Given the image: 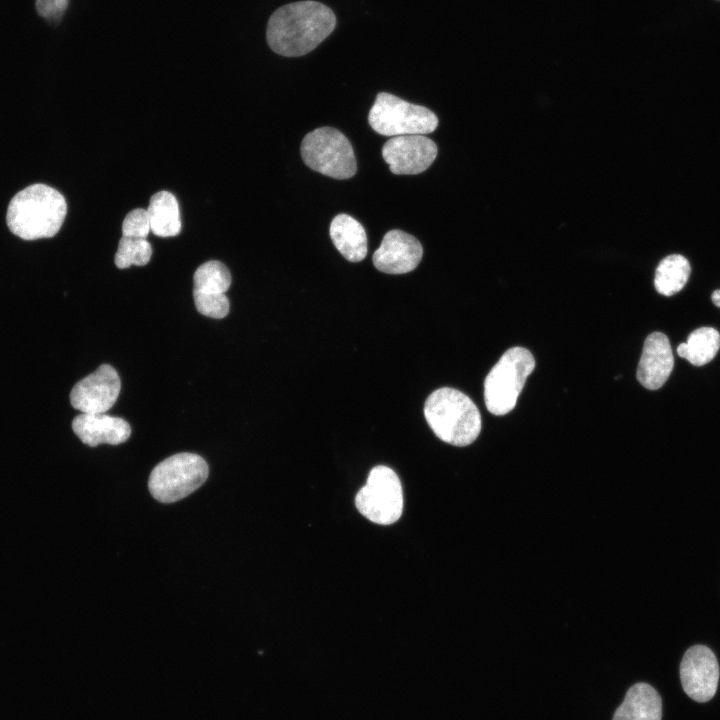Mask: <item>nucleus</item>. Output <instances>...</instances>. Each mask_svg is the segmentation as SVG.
Instances as JSON below:
<instances>
[{"mask_svg":"<svg viewBox=\"0 0 720 720\" xmlns=\"http://www.w3.org/2000/svg\"><path fill=\"white\" fill-rule=\"evenodd\" d=\"M333 11L316 1H299L278 8L269 18L266 38L282 56H302L315 49L334 30Z\"/></svg>","mask_w":720,"mask_h":720,"instance_id":"nucleus-1","label":"nucleus"},{"mask_svg":"<svg viewBox=\"0 0 720 720\" xmlns=\"http://www.w3.org/2000/svg\"><path fill=\"white\" fill-rule=\"evenodd\" d=\"M437 146L422 134L402 135L389 139L382 156L396 175H414L425 171L437 156Z\"/></svg>","mask_w":720,"mask_h":720,"instance_id":"nucleus-10","label":"nucleus"},{"mask_svg":"<svg viewBox=\"0 0 720 720\" xmlns=\"http://www.w3.org/2000/svg\"><path fill=\"white\" fill-rule=\"evenodd\" d=\"M662 700L658 692L647 683L630 687L622 704L616 709L613 720H661Z\"/></svg>","mask_w":720,"mask_h":720,"instance_id":"nucleus-15","label":"nucleus"},{"mask_svg":"<svg viewBox=\"0 0 720 720\" xmlns=\"http://www.w3.org/2000/svg\"><path fill=\"white\" fill-rule=\"evenodd\" d=\"M423 256L421 243L398 229L388 231L374 252V266L387 274H405L414 270Z\"/></svg>","mask_w":720,"mask_h":720,"instance_id":"nucleus-12","label":"nucleus"},{"mask_svg":"<svg viewBox=\"0 0 720 720\" xmlns=\"http://www.w3.org/2000/svg\"><path fill=\"white\" fill-rule=\"evenodd\" d=\"M193 284V295L222 296L231 285V275L222 262L210 260L196 269Z\"/></svg>","mask_w":720,"mask_h":720,"instance_id":"nucleus-20","label":"nucleus"},{"mask_svg":"<svg viewBox=\"0 0 720 720\" xmlns=\"http://www.w3.org/2000/svg\"><path fill=\"white\" fill-rule=\"evenodd\" d=\"M674 366L667 336L654 332L647 336L637 369V380L649 390H657L668 380Z\"/></svg>","mask_w":720,"mask_h":720,"instance_id":"nucleus-13","label":"nucleus"},{"mask_svg":"<svg viewBox=\"0 0 720 720\" xmlns=\"http://www.w3.org/2000/svg\"><path fill=\"white\" fill-rule=\"evenodd\" d=\"M691 272L689 261L680 254L663 258L655 271L654 286L664 296L678 293L686 285Z\"/></svg>","mask_w":720,"mask_h":720,"instance_id":"nucleus-19","label":"nucleus"},{"mask_svg":"<svg viewBox=\"0 0 720 720\" xmlns=\"http://www.w3.org/2000/svg\"><path fill=\"white\" fill-rule=\"evenodd\" d=\"M719 349L720 333L712 327H700L689 334L685 343L678 345L677 354L699 367L713 360Z\"/></svg>","mask_w":720,"mask_h":720,"instance_id":"nucleus-18","label":"nucleus"},{"mask_svg":"<svg viewBox=\"0 0 720 720\" xmlns=\"http://www.w3.org/2000/svg\"><path fill=\"white\" fill-rule=\"evenodd\" d=\"M149 232H151V228L146 209L136 208L125 216L122 223V236L146 238Z\"/></svg>","mask_w":720,"mask_h":720,"instance_id":"nucleus-22","label":"nucleus"},{"mask_svg":"<svg viewBox=\"0 0 720 720\" xmlns=\"http://www.w3.org/2000/svg\"><path fill=\"white\" fill-rule=\"evenodd\" d=\"M72 429L86 445H118L128 440L131 427L124 419L105 413H81L72 421Z\"/></svg>","mask_w":720,"mask_h":720,"instance_id":"nucleus-14","label":"nucleus"},{"mask_svg":"<svg viewBox=\"0 0 720 720\" xmlns=\"http://www.w3.org/2000/svg\"><path fill=\"white\" fill-rule=\"evenodd\" d=\"M208 477V465L199 455L183 452L172 455L152 470L148 487L162 503L179 501L198 489Z\"/></svg>","mask_w":720,"mask_h":720,"instance_id":"nucleus-5","label":"nucleus"},{"mask_svg":"<svg viewBox=\"0 0 720 720\" xmlns=\"http://www.w3.org/2000/svg\"><path fill=\"white\" fill-rule=\"evenodd\" d=\"M534 368L535 359L526 348L516 346L504 352L484 381V400L488 411L501 416L513 410Z\"/></svg>","mask_w":720,"mask_h":720,"instance_id":"nucleus-4","label":"nucleus"},{"mask_svg":"<svg viewBox=\"0 0 720 720\" xmlns=\"http://www.w3.org/2000/svg\"><path fill=\"white\" fill-rule=\"evenodd\" d=\"M425 419L434 434L454 446L473 443L481 431V416L475 403L450 387L433 391L424 404Z\"/></svg>","mask_w":720,"mask_h":720,"instance_id":"nucleus-3","label":"nucleus"},{"mask_svg":"<svg viewBox=\"0 0 720 720\" xmlns=\"http://www.w3.org/2000/svg\"><path fill=\"white\" fill-rule=\"evenodd\" d=\"M711 300L715 306L720 307V289L715 290L711 295Z\"/></svg>","mask_w":720,"mask_h":720,"instance_id":"nucleus-24","label":"nucleus"},{"mask_svg":"<svg viewBox=\"0 0 720 720\" xmlns=\"http://www.w3.org/2000/svg\"><path fill=\"white\" fill-rule=\"evenodd\" d=\"M67 212L64 196L45 184L18 192L7 209V225L24 240L50 238L60 230Z\"/></svg>","mask_w":720,"mask_h":720,"instance_id":"nucleus-2","label":"nucleus"},{"mask_svg":"<svg viewBox=\"0 0 720 720\" xmlns=\"http://www.w3.org/2000/svg\"><path fill=\"white\" fill-rule=\"evenodd\" d=\"M680 678L685 693L697 702H707L716 693L719 666L714 653L706 646L695 645L684 654Z\"/></svg>","mask_w":720,"mask_h":720,"instance_id":"nucleus-11","label":"nucleus"},{"mask_svg":"<svg viewBox=\"0 0 720 720\" xmlns=\"http://www.w3.org/2000/svg\"><path fill=\"white\" fill-rule=\"evenodd\" d=\"M358 511L373 523L390 525L396 522L403 510L402 486L397 474L389 467H374L366 484L355 497Z\"/></svg>","mask_w":720,"mask_h":720,"instance_id":"nucleus-8","label":"nucleus"},{"mask_svg":"<svg viewBox=\"0 0 720 720\" xmlns=\"http://www.w3.org/2000/svg\"><path fill=\"white\" fill-rule=\"evenodd\" d=\"M330 237L336 249L350 262H360L367 255V235L352 216L338 214L330 224Z\"/></svg>","mask_w":720,"mask_h":720,"instance_id":"nucleus-16","label":"nucleus"},{"mask_svg":"<svg viewBox=\"0 0 720 720\" xmlns=\"http://www.w3.org/2000/svg\"><path fill=\"white\" fill-rule=\"evenodd\" d=\"M304 163L314 171L335 179L355 175L357 163L350 141L333 127H321L308 133L301 144Z\"/></svg>","mask_w":720,"mask_h":720,"instance_id":"nucleus-6","label":"nucleus"},{"mask_svg":"<svg viewBox=\"0 0 720 720\" xmlns=\"http://www.w3.org/2000/svg\"><path fill=\"white\" fill-rule=\"evenodd\" d=\"M151 232L159 237H173L181 231V219L176 197L168 191L155 193L146 209Z\"/></svg>","mask_w":720,"mask_h":720,"instance_id":"nucleus-17","label":"nucleus"},{"mask_svg":"<svg viewBox=\"0 0 720 720\" xmlns=\"http://www.w3.org/2000/svg\"><path fill=\"white\" fill-rule=\"evenodd\" d=\"M121 390L117 371L108 364L77 382L71 390V405L81 413H105L116 402Z\"/></svg>","mask_w":720,"mask_h":720,"instance_id":"nucleus-9","label":"nucleus"},{"mask_svg":"<svg viewBox=\"0 0 720 720\" xmlns=\"http://www.w3.org/2000/svg\"><path fill=\"white\" fill-rule=\"evenodd\" d=\"M69 0H36V9L40 16L58 22L68 5Z\"/></svg>","mask_w":720,"mask_h":720,"instance_id":"nucleus-23","label":"nucleus"},{"mask_svg":"<svg viewBox=\"0 0 720 720\" xmlns=\"http://www.w3.org/2000/svg\"><path fill=\"white\" fill-rule=\"evenodd\" d=\"M152 256V245L146 238H132L122 236L115 254V264L124 269L131 265H146Z\"/></svg>","mask_w":720,"mask_h":720,"instance_id":"nucleus-21","label":"nucleus"},{"mask_svg":"<svg viewBox=\"0 0 720 720\" xmlns=\"http://www.w3.org/2000/svg\"><path fill=\"white\" fill-rule=\"evenodd\" d=\"M368 122L380 135L396 137L431 133L438 125V118L424 106L381 92L370 109Z\"/></svg>","mask_w":720,"mask_h":720,"instance_id":"nucleus-7","label":"nucleus"}]
</instances>
